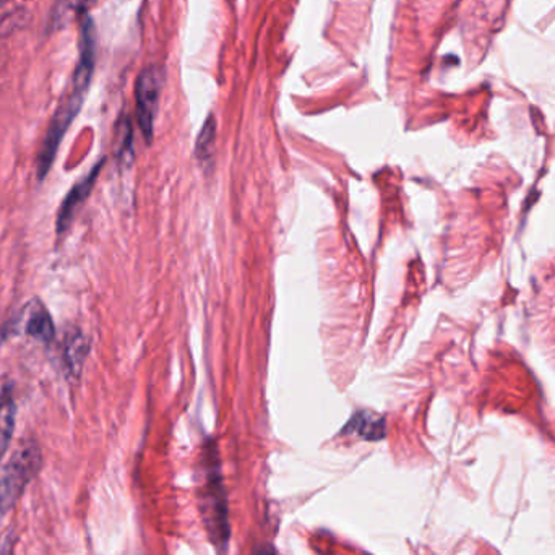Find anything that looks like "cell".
I'll return each instance as SVG.
<instances>
[{
  "instance_id": "30bf717a",
  "label": "cell",
  "mask_w": 555,
  "mask_h": 555,
  "mask_svg": "<svg viewBox=\"0 0 555 555\" xmlns=\"http://www.w3.org/2000/svg\"><path fill=\"white\" fill-rule=\"evenodd\" d=\"M0 555H15V533L7 530L0 534Z\"/></svg>"
},
{
  "instance_id": "9c48e42d",
  "label": "cell",
  "mask_w": 555,
  "mask_h": 555,
  "mask_svg": "<svg viewBox=\"0 0 555 555\" xmlns=\"http://www.w3.org/2000/svg\"><path fill=\"white\" fill-rule=\"evenodd\" d=\"M215 140H217V120L214 116L208 117L205 120L204 127H202L201 135L197 139V158L202 163H208L214 156Z\"/></svg>"
},
{
  "instance_id": "7c38bea8",
  "label": "cell",
  "mask_w": 555,
  "mask_h": 555,
  "mask_svg": "<svg viewBox=\"0 0 555 555\" xmlns=\"http://www.w3.org/2000/svg\"><path fill=\"white\" fill-rule=\"evenodd\" d=\"M7 2V0H0V3Z\"/></svg>"
},
{
  "instance_id": "6da1fadb",
  "label": "cell",
  "mask_w": 555,
  "mask_h": 555,
  "mask_svg": "<svg viewBox=\"0 0 555 555\" xmlns=\"http://www.w3.org/2000/svg\"><path fill=\"white\" fill-rule=\"evenodd\" d=\"M42 465V455L35 442H23L12 459L0 469V520L12 511Z\"/></svg>"
},
{
  "instance_id": "7a4b0ae2",
  "label": "cell",
  "mask_w": 555,
  "mask_h": 555,
  "mask_svg": "<svg viewBox=\"0 0 555 555\" xmlns=\"http://www.w3.org/2000/svg\"><path fill=\"white\" fill-rule=\"evenodd\" d=\"M163 74L158 67H149L140 74L135 85L137 120L145 135L146 142H152L153 127L158 113L159 96H162Z\"/></svg>"
},
{
  "instance_id": "5b68a950",
  "label": "cell",
  "mask_w": 555,
  "mask_h": 555,
  "mask_svg": "<svg viewBox=\"0 0 555 555\" xmlns=\"http://www.w3.org/2000/svg\"><path fill=\"white\" fill-rule=\"evenodd\" d=\"M15 400H13L12 388L5 385L0 391V462L9 450L15 429Z\"/></svg>"
},
{
  "instance_id": "8992f818",
  "label": "cell",
  "mask_w": 555,
  "mask_h": 555,
  "mask_svg": "<svg viewBox=\"0 0 555 555\" xmlns=\"http://www.w3.org/2000/svg\"><path fill=\"white\" fill-rule=\"evenodd\" d=\"M345 433L354 434L365 440H380L382 437H385L384 417L377 416L371 411H361L351 417Z\"/></svg>"
},
{
  "instance_id": "8fae6325",
  "label": "cell",
  "mask_w": 555,
  "mask_h": 555,
  "mask_svg": "<svg viewBox=\"0 0 555 555\" xmlns=\"http://www.w3.org/2000/svg\"><path fill=\"white\" fill-rule=\"evenodd\" d=\"M257 555H276V553L272 547H262Z\"/></svg>"
},
{
  "instance_id": "277c9868",
  "label": "cell",
  "mask_w": 555,
  "mask_h": 555,
  "mask_svg": "<svg viewBox=\"0 0 555 555\" xmlns=\"http://www.w3.org/2000/svg\"><path fill=\"white\" fill-rule=\"evenodd\" d=\"M101 166L103 165H98L87 179H83L80 184L75 185V188L72 189L70 194H68L67 198H65L64 205H62L61 211H59V233H62V231L68 227V223H70L72 217H74L78 205H80L81 202L88 197V194H90L91 188H93L94 181H96L98 172H100Z\"/></svg>"
},
{
  "instance_id": "52a82bcc",
  "label": "cell",
  "mask_w": 555,
  "mask_h": 555,
  "mask_svg": "<svg viewBox=\"0 0 555 555\" xmlns=\"http://www.w3.org/2000/svg\"><path fill=\"white\" fill-rule=\"evenodd\" d=\"M26 333L39 341L49 343L54 338V325H52L51 317L41 302L33 306L29 312L28 323H26Z\"/></svg>"
},
{
  "instance_id": "3957f363",
  "label": "cell",
  "mask_w": 555,
  "mask_h": 555,
  "mask_svg": "<svg viewBox=\"0 0 555 555\" xmlns=\"http://www.w3.org/2000/svg\"><path fill=\"white\" fill-rule=\"evenodd\" d=\"M204 515L215 546H224L230 538V524H228V505L227 499H224L223 482L218 475L217 466H215L214 476H210L208 486L205 488Z\"/></svg>"
},
{
  "instance_id": "ba28073f",
  "label": "cell",
  "mask_w": 555,
  "mask_h": 555,
  "mask_svg": "<svg viewBox=\"0 0 555 555\" xmlns=\"http://www.w3.org/2000/svg\"><path fill=\"white\" fill-rule=\"evenodd\" d=\"M88 354V341L80 335L75 333L67 343V349H65V362H67L68 371L78 377L83 367L85 359Z\"/></svg>"
}]
</instances>
